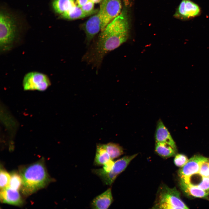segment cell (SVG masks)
Returning a JSON list of instances; mask_svg holds the SVG:
<instances>
[{"mask_svg": "<svg viewBox=\"0 0 209 209\" xmlns=\"http://www.w3.org/2000/svg\"><path fill=\"white\" fill-rule=\"evenodd\" d=\"M110 159L111 158L107 150L105 144H97L94 164L97 166H102Z\"/></svg>", "mask_w": 209, "mask_h": 209, "instance_id": "obj_17", "label": "cell"}, {"mask_svg": "<svg viewBox=\"0 0 209 209\" xmlns=\"http://www.w3.org/2000/svg\"><path fill=\"white\" fill-rule=\"evenodd\" d=\"M180 185L184 192L188 195L197 197L207 198L209 194V190H204L180 179Z\"/></svg>", "mask_w": 209, "mask_h": 209, "instance_id": "obj_15", "label": "cell"}, {"mask_svg": "<svg viewBox=\"0 0 209 209\" xmlns=\"http://www.w3.org/2000/svg\"><path fill=\"white\" fill-rule=\"evenodd\" d=\"M19 172L22 179L21 190L25 196L44 188L51 181L42 160L21 167Z\"/></svg>", "mask_w": 209, "mask_h": 209, "instance_id": "obj_2", "label": "cell"}, {"mask_svg": "<svg viewBox=\"0 0 209 209\" xmlns=\"http://www.w3.org/2000/svg\"><path fill=\"white\" fill-rule=\"evenodd\" d=\"M198 178L197 182L191 185L204 190H209V178L201 176L200 180Z\"/></svg>", "mask_w": 209, "mask_h": 209, "instance_id": "obj_22", "label": "cell"}, {"mask_svg": "<svg viewBox=\"0 0 209 209\" xmlns=\"http://www.w3.org/2000/svg\"><path fill=\"white\" fill-rule=\"evenodd\" d=\"M153 208L188 209L181 200L180 193L175 188H170L165 185L159 188Z\"/></svg>", "mask_w": 209, "mask_h": 209, "instance_id": "obj_4", "label": "cell"}, {"mask_svg": "<svg viewBox=\"0 0 209 209\" xmlns=\"http://www.w3.org/2000/svg\"><path fill=\"white\" fill-rule=\"evenodd\" d=\"M113 201L111 189L109 188L93 199L91 202V207L96 209H107Z\"/></svg>", "mask_w": 209, "mask_h": 209, "instance_id": "obj_13", "label": "cell"}, {"mask_svg": "<svg viewBox=\"0 0 209 209\" xmlns=\"http://www.w3.org/2000/svg\"><path fill=\"white\" fill-rule=\"evenodd\" d=\"M105 146L111 159L117 158L123 154L122 147L118 144L110 142L105 144Z\"/></svg>", "mask_w": 209, "mask_h": 209, "instance_id": "obj_19", "label": "cell"}, {"mask_svg": "<svg viewBox=\"0 0 209 209\" xmlns=\"http://www.w3.org/2000/svg\"><path fill=\"white\" fill-rule=\"evenodd\" d=\"M10 178L8 187L11 189L19 190L22 185V179L19 174L13 172L10 174Z\"/></svg>", "mask_w": 209, "mask_h": 209, "instance_id": "obj_20", "label": "cell"}, {"mask_svg": "<svg viewBox=\"0 0 209 209\" xmlns=\"http://www.w3.org/2000/svg\"></svg>", "mask_w": 209, "mask_h": 209, "instance_id": "obj_28", "label": "cell"}, {"mask_svg": "<svg viewBox=\"0 0 209 209\" xmlns=\"http://www.w3.org/2000/svg\"><path fill=\"white\" fill-rule=\"evenodd\" d=\"M121 0H102L99 12L101 21V31L120 13Z\"/></svg>", "mask_w": 209, "mask_h": 209, "instance_id": "obj_6", "label": "cell"}, {"mask_svg": "<svg viewBox=\"0 0 209 209\" xmlns=\"http://www.w3.org/2000/svg\"><path fill=\"white\" fill-rule=\"evenodd\" d=\"M137 154L124 156L115 161L112 169L108 173L102 172L98 169H93L92 171L100 178L104 184L110 185L113 183L118 176L125 170Z\"/></svg>", "mask_w": 209, "mask_h": 209, "instance_id": "obj_5", "label": "cell"}, {"mask_svg": "<svg viewBox=\"0 0 209 209\" xmlns=\"http://www.w3.org/2000/svg\"><path fill=\"white\" fill-rule=\"evenodd\" d=\"M22 84L25 91H43L46 90L51 85V82L46 75L38 72L32 71L25 75Z\"/></svg>", "mask_w": 209, "mask_h": 209, "instance_id": "obj_7", "label": "cell"}, {"mask_svg": "<svg viewBox=\"0 0 209 209\" xmlns=\"http://www.w3.org/2000/svg\"><path fill=\"white\" fill-rule=\"evenodd\" d=\"M94 3L89 1L86 4L81 7V9L86 12H90L93 10L94 9Z\"/></svg>", "mask_w": 209, "mask_h": 209, "instance_id": "obj_25", "label": "cell"}, {"mask_svg": "<svg viewBox=\"0 0 209 209\" xmlns=\"http://www.w3.org/2000/svg\"><path fill=\"white\" fill-rule=\"evenodd\" d=\"M201 10L199 6L190 0H183L174 13L175 18L182 20H187L199 16Z\"/></svg>", "mask_w": 209, "mask_h": 209, "instance_id": "obj_8", "label": "cell"}, {"mask_svg": "<svg viewBox=\"0 0 209 209\" xmlns=\"http://www.w3.org/2000/svg\"><path fill=\"white\" fill-rule=\"evenodd\" d=\"M188 159L185 155L178 154L175 157L174 162L177 166L181 167L183 166L188 162Z\"/></svg>", "mask_w": 209, "mask_h": 209, "instance_id": "obj_23", "label": "cell"}, {"mask_svg": "<svg viewBox=\"0 0 209 209\" xmlns=\"http://www.w3.org/2000/svg\"><path fill=\"white\" fill-rule=\"evenodd\" d=\"M18 33L17 25L14 17L2 10L0 13V47L1 51L5 52L13 47Z\"/></svg>", "mask_w": 209, "mask_h": 209, "instance_id": "obj_3", "label": "cell"}, {"mask_svg": "<svg viewBox=\"0 0 209 209\" xmlns=\"http://www.w3.org/2000/svg\"><path fill=\"white\" fill-rule=\"evenodd\" d=\"M98 9H94L90 12H86L77 5L68 12L60 16L62 18L68 20L82 19L97 13Z\"/></svg>", "mask_w": 209, "mask_h": 209, "instance_id": "obj_14", "label": "cell"}, {"mask_svg": "<svg viewBox=\"0 0 209 209\" xmlns=\"http://www.w3.org/2000/svg\"><path fill=\"white\" fill-rule=\"evenodd\" d=\"M10 178V174L5 170L1 168L0 172V188L1 190L8 187Z\"/></svg>", "mask_w": 209, "mask_h": 209, "instance_id": "obj_21", "label": "cell"}, {"mask_svg": "<svg viewBox=\"0 0 209 209\" xmlns=\"http://www.w3.org/2000/svg\"><path fill=\"white\" fill-rule=\"evenodd\" d=\"M129 32L127 11L124 7L120 14L101 31L96 40L90 45L82 60L98 69L107 53L127 41Z\"/></svg>", "mask_w": 209, "mask_h": 209, "instance_id": "obj_1", "label": "cell"}, {"mask_svg": "<svg viewBox=\"0 0 209 209\" xmlns=\"http://www.w3.org/2000/svg\"><path fill=\"white\" fill-rule=\"evenodd\" d=\"M101 17L98 11L91 17L83 26V28L86 35L85 42L87 45L90 44L95 36L101 31Z\"/></svg>", "mask_w": 209, "mask_h": 209, "instance_id": "obj_10", "label": "cell"}, {"mask_svg": "<svg viewBox=\"0 0 209 209\" xmlns=\"http://www.w3.org/2000/svg\"><path fill=\"white\" fill-rule=\"evenodd\" d=\"M198 173L203 176L209 177V160L201 163Z\"/></svg>", "mask_w": 209, "mask_h": 209, "instance_id": "obj_24", "label": "cell"}, {"mask_svg": "<svg viewBox=\"0 0 209 209\" xmlns=\"http://www.w3.org/2000/svg\"><path fill=\"white\" fill-rule=\"evenodd\" d=\"M75 0H53L52 6L54 12L59 16L75 7Z\"/></svg>", "mask_w": 209, "mask_h": 209, "instance_id": "obj_16", "label": "cell"}, {"mask_svg": "<svg viewBox=\"0 0 209 209\" xmlns=\"http://www.w3.org/2000/svg\"><path fill=\"white\" fill-rule=\"evenodd\" d=\"M155 149L158 155L165 158L175 156L176 152L170 145L163 142H156Z\"/></svg>", "mask_w": 209, "mask_h": 209, "instance_id": "obj_18", "label": "cell"}, {"mask_svg": "<svg viewBox=\"0 0 209 209\" xmlns=\"http://www.w3.org/2000/svg\"><path fill=\"white\" fill-rule=\"evenodd\" d=\"M209 160L208 158L200 155L194 156L188 159L187 163L178 171L180 179L187 182L190 176L198 173L201 165L203 162Z\"/></svg>", "mask_w": 209, "mask_h": 209, "instance_id": "obj_9", "label": "cell"}, {"mask_svg": "<svg viewBox=\"0 0 209 209\" xmlns=\"http://www.w3.org/2000/svg\"><path fill=\"white\" fill-rule=\"evenodd\" d=\"M90 0H76L75 4L76 5L81 7L86 4Z\"/></svg>", "mask_w": 209, "mask_h": 209, "instance_id": "obj_26", "label": "cell"}, {"mask_svg": "<svg viewBox=\"0 0 209 209\" xmlns=\"http://www.w3.org/2000/svg\"><path fill=\"white\" fill-rule=\"evenodd\" d=\"M0 200L3 203L16 206H21L23 201L18 190L8 187L1 190Z\"/></svg>", "mask_w": 209, "mask_h": 209, "instance_id": "obj_11", "label": "cell"}, {"mask_svg": "<svg viewBox=\"0 0 209 209\" xmlns=\"http://www.w3.org/2000/svg\"><path fill=\"white\" fill-rule=\"evenodd\" d=\"M156 142H163L170 145L176 152V146L168 130L160 119L158 121L155 135Z\"/></svg>", "mask_w": 209, "mask_h": 209, "instance_id": "obj_12", "label": "cell"}, {"mask_svg": "<svg viewBox=\"0 0 209 209\" xmlns=\"http://www.w3.org/2000/svg\"><path fill=\"white\" fill-rule=\"evenodd\" d=\"M94 3H100L102 1V0H90Z\"/></svg>", "mask_w": 209, "mask_h": 209, "instance_id": "obj_27", "label": "cell"}]
</instances>
